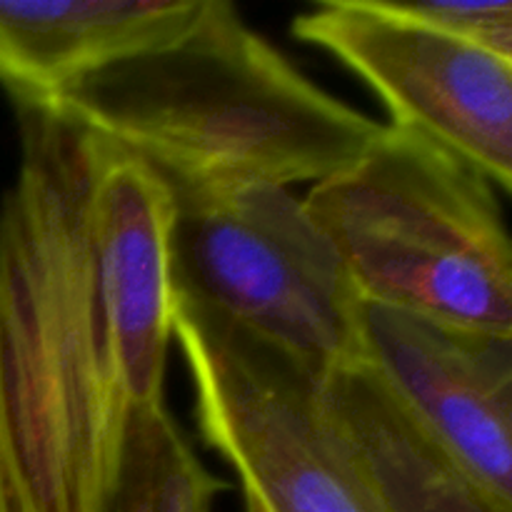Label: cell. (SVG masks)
<instances>
[{"label": "cell", "mask_w": 512, "mask_h": 512, "mask_svg": "<svg viewBox=\"0 0 512 512\" xmlns=\"http://www.w3.org/2000/svg\"><path fill=\"white\" fill-rule=\"evenodd\" d=\"M243 500H245V512H270L258 498H253V495L243 493Z\"/></svg>", "instance_id": "13"}, {"label": "cell", "mask_w": 512, "mask_h": 512, "mask_svg": "<svg viewBox=\"0 0 512 512\" xmlns=\"http://www.w3.org/2000/svg\"><path fill=\"white\" fill-rule=\"evenodd\" d=\"M323 408L370 512H500L365 365L323 375Z\"/></svg>", "instance_id": "9"}, {"label": "cell", "mask_w": 512, "mask_h": 512, "mask_svg": "<svg viewBox=\"0 0 512 512\" xmlns=\"http://www.w3.org/2000/svg\"><path fill=\"white\" fill-rule=\"evenodd\" d=\"M498 190L428 135L383 125L303 205L363 303L512 338V250Z\"/></svg>", "instance_id": "3"}, {"label": "cell", "mask_w": 512, "mask_h": 512, "mask_svg": "<svg viewBox=\"0 0 512 512\" xmlns=\"http://www.w3.org/2000/svg\"><path fill=\"white\" fill-rule=\"evenodd\" d=\"M113 512H140L138 510V505L133 503V500L128 498V495L125 493H115V505H113Z\"/></svg>", "instance_id": "12"}, {"label": "cell", "mask_w": 512, "mask_h": 512, "mask_svg": "<svg viewBox=\"0 0 512 512\" xmlns=\"http://www.w3.org/2000/svg\"><path fill=\"white\" fill-rule=\"evenodd\" d=\"M228 485L215 478L165 405L140 415L123 455L118 490L140 512H213Z\"/></svg>", "instance_id": "10"}, {"label": "cell", "mask_w": 512, "mask_h": 512, "mask_svg": "<svg viewBox=\"0 0 512 512\" xmlns=\"http://www.w3.org/2000/svg\"><path fill=\"white\" fill-rule=\"evenodd\" d=\"M363 365L500 512H512V338L363 303Z\"/></svg>", "instance_id": "7"}, {"label": "cell", "mask_w": 512, "mask_h": 512, "mask_svg": "<svg viewBox=\"0 0 512 512\" xmlns=\"http://www.w3.org/2000/svg\"><path fill=\"white\" fill-rule=\"evenodd\" d=\"M378 93L400 128L418 130L483 170L512 180V60L390 13L383 0H335L290 25Z\"/></svg>", "instance_id": "6"}, {"label": "cell", "mask_w": 512, "mask_h": 512, "mask_svg": "<svg viewBox=\"0 0 512 512\" xmlns=\"http://www.w3.org/2000/svg\"><path fill=\"white\" fill-rule=\"evenodd\" d=\"M173 340L208 448L270 512H370L330 433L323 373L173 298Z\"/></svg>", "instance_id": "5"}, {"label": "cell", "mask_w": 512, "mask_h": 512, "mask_svg": "<svg viewBox=\"0 0 512 512\" xmlns=\"http://www.w3.org/2000/svg\"><path fill=\"white\" fill-rule=\"evenodd\" d=\"M170 193L173 298L323 375L363 365V300L303 200L263 183Z\"/></svg>", "instance_id": "4"}, {"label": "cell", "mask_w": 512, "mask_h": 512, "mask_svg": "<svg viewBox=\"0 0 512 512\" xmlns=\"http://www.w3.org/2000/svg\"><path fill=\"white\" fill-rule=\"evenodd\" d=\"M205 0H0V85L13 105H53L80 80L188 33Z\"/></svg>", "instance_id": "8"}, {"label": "cell", "mask_w": 512, "mask_h": 512, "mask_svg": "<svg viewBox=\"0 0 512 512\" xmlns=\"http://www.w3.org/2000/svg\"><path fill=\"white\" fill-rule=\"evenodd\" d=\"M390 13L408 18L423 28L453 38L458 43L488 50L500 58L512 60V3L488 0V3H393L383 0Z\"/></svg>", "instance_id": "11"}, {"label": "cell", "mask_w": 512, "mask_h": 512, "mask_svg": "<svg viewBox=\"0 0 512 512\" xmlns=\"http://www.w3.org/2000/svg\"><path fill=\"white\" fill-rule=\"evenodd\" d=\"M50 108L143 160L170 190L320 183L383 125L300 73L233 3L65 90Z\"/></svg>", "instance_id": "2"}, {"label": "cell", "mask_w": 512, "mask_h": 512, "mask_svg": "<svg viewBox=\"0 0 512 512\" xmlns=\"http://www.w3.org/2000/svg\"><path fill=\"white\" fill-rule=\"evenodd\" d=\"M0 203V512H113L140 415L165 405L173 193L50 105H15Z\"/></svg>", "instance_id": "1"}]
</instances>
